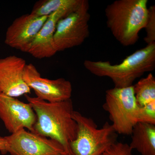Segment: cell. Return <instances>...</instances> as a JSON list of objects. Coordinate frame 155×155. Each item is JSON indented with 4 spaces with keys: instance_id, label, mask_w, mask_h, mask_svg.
Returning a JSON list of instances; mask_svg holds the SVG:
<instances>
[{
    "instance_id": "cell-1",
    "label": "cell",
    "mask_w": 155,
    "mask_h": 155,
    "mask_svg": "<svg viewBox=\"0 0 155 155\" xmlns=\"http://www.w3.org/2000/svg\"><path fill=\"white\" fill-rule=\"evenodd\" d=\"M25 97L36 114L33 132L54 140L71 152L69 146L76 138L77 130L72 117L74 110L71 99L52 103L27 95Z\"/></svg>"
},
{
    "instance_id": "cell-2",
    "label": "cell",
    "mask_w": 155,
    "mask_h": 155,
    "mask_svg": "<svg viewBox=\"0 0 155 155\" xmlns=\"http://www.w3.org/2000/svg\"><path fill=\"white\" fill-rule=\"evenodd\" d=\"M84 66L92 74L110 78L114 87L124 88L133 85L134 81L155 68V43L147 45L125 58L122 63L86 60Z\"/></svg>"
},
{
    "instance_id": "cell-3",
    "label": "cell",
    "mask_w": 155,
    "mask_h": 155,
    "mask_svg": "<svg viewBox=\"0 0 155 155\" xmlns=\"http://www.w3.org/2000/svg\"><path fill=\"white\" fill-rule=\"evenodd\" d=\"M147 3V0H117L106 8L107 26L122 45H133L138 40L146 22Z\"/></svg>"
},
{
    "instance_id": "cell-4",
    "label": "cell",
    "mask_w": 155,
    "mask_h": 155,
    "mask_svg": "<svg viewBox=\"0 0 155 155\" xmlns=\"http://www.w3.org/2000/svg\"><path fill=\"white\" fill-rule=\"evenodd\" d=\"M73 119L77 125V134L69 147L73 155H101L117 141L118 134L106 122L97 128L94 121L74 110Z\"/></svg>"
},
{
    "instance_id": "cell-5",
    "label": "cell",
    "mask_w": 155,
    "mask_h": 155,
    "mask_svg": "<svg viewBox=\"0 0 155 155\" xmlns=\"http://www.w3.org/2000/svg\"><path fill=\"white\" fill-rule=\"evenodd\" d=\"M103 107L109 113L111 125L116 133L131 135L134 127L138 123L139 107L136 101L133 85L108 90Z\"/></svg>"
},
{
    "instance_id": "cell-6",
    "label": "cell",
    "mask_w": 155,
    "mask_h": 155,
    "mask_svg": "<svg viewBox=\"0 0 155 155\" xmlns=\"http://www.w3.org/2000/svg\"><path fill=\"white\" fill-rule=\"evenodd\" d=\"M89 4L83 0L80 7L59 20L56 25L54 41L57 51L78 46L89 36Z\"/></svg>"
},
{
    "instance_id": "cell-7",
    "label": "cell",
    "mask_w": 155,
    "mask_h": 155,
    "mask_svg": "<svg viewBox=\"0 0 155 155\" xmlns=\"http://www.w3.org/2000/svg\"><path fill=\"white\" fill-rule=\"evenodd\" d=\"M11 155H63L71 152L54 140L22 129L5 137Z\"/></svg>"
},
{
    "instance_id": "cell-8",
    "label": "cell",
    "mask_w": 155,
    "mask_h": 155,
    "mask_svg": "<svg viewBox=\"0 0 155 155\" xmlns=\"http://www.w3.org/2000/svg\"><path fill=\"white\" fill-rule=\"evenodd\" d=\"M23 79L36 97L48 102H58L71 99L72 86L65 78L51 80L41 77L36 67L32 64H26Z\"/></svg>"
},
{
    "instance_id": "cell-9",
    "label": "cell",
    "mask_w": 155,
    "mask_h": 155,
    "mask_svg": "<svg viewBox=\"0 0 155 155\" xmlns=\"http://www.w3.org/2000/svg\"><path fill=\"white\" fill-rule=\"evenodd\" d=\"M0 119L12 134L22 129L34 131L36 116L29 103L0 93Z\"/></svg>"
},
{
    "instance_id": "cell-10",
    "label": "cell",
    "mask_w": 155,
    "mask_h": 155,
    "mask_svg": "<svg viewBox=\"0 0 155 155\" xmlns=\"http://www.w3.org/2000/svg\"><path fill=\"white\" fill-rule=\"evenodd\" d=\"M48 17H38L30 14L16 18L7 29L5 44L10 47L27 53Z\"/></svg>"
},
{
    "instance_id": "cell-11",
    "label": "cell",
    "mask_w": 155,
    "mask_h": 155,
    "mask_svg": "<svg viewBox=\"0 0 155 155\" xmlns=\"http://www.w3.org/2000/svg\"><path fill=\"white\" fill-rule=\"evenodd\" d=\"M26 64L24 59L17 56L0 59V93L15 98L30 93L23 79Z\"/></svg>"
},
{
    "instance_id": "cell-12",
    "label": "cell",
    "mask_w": 155,
    "mask_h": 155,
    "mask_svg": "<svg viewBox=\"0 0 155 155\" xmlns=\"http://www.w3.org/2000/svg\"><path fill=\"white\" fill-rule=\"evenodd\" d=\"M72 12L61 10L50 14L27 53L34 58L40 59L50 58L58 52L54 41L56 25L59 20Z\"/></svg>"
},
{
    "instance_id": "cell-13",
    "label": "cell",
    "mask_w": 155,
    "mask_h": 155,
    "mask_svg": "<svg viewBox=\"0 0 155 155\" xmlns=\"http://www.w3.org/2000/svg\"><path fill=\"white\" fill-rule=\"evenodd\" d=\"M129 146L141 155H155V125L138 122L134 127Z\"/></svg>"
},
{
    "instance_id": "cell-14",
    "label": "cell",
    "mask_w": 155,
    "mask_h": 155,
    "mask_svg": "<svg viewBox=\"0 0 155 155\" xmlns=\"http://www.w3.org/2000/svg\"><path fill=\"white\" fill-rule=\"evenodd\" d=\"M83 0H41L37 2L30 14L38 17L49 16L61 10L73 12L81 5Z\"/></svg>"
},
{
    "instance_id": "cell-15",
    "label": "cell",
    "mask_w": 155,
    "mask_h": 155,
    "mask_svg": "<svg viewBox=\"0 0 155 155\" xmlns=\"http://www.w3.org/2000/svg\"><path fill=\"white\" fill-rule=\"evenodd\" d=\"M136 101L143 107L155 101V78L151 73L133 85Z\"/></svg>"
},
{
    "instance_id": "cell-16",
    "label": "cell",
    "mask_w": 155,
    "mask_h": 155,
    "mask_svg": "<svg viewBox=\"0 0 155 155\" xmlns=\"http://www.w3.org/2000/svg\"><path fill=\"white\" fill-rule=\"evenodd\" d=\"M146 35L144 40L147 45L155 43V6L148 8L147 17L144 28Z\"/></svg>"
},
{
    "instance_id": "cell-17",
    "label": "cell",
    "mask_w": 155,
    "mask_h": 155,
    "mask_svg": "<svg viewBox=\"0 0 155 155\" xmlns=\"http://www.w3.org/2000/svg\"><path fill=\"white\" fill-rule=\"evenodd\" d=\"M138 122L155 125V101L143 107H139Z\"/></svg>"
},
{
    "instance_id": "cell-18",
    "label": "cell",
    "mask_w": 155,
    "mask_h": 155,
    "mask_svg": "<svg viewBox=\"0 0 155 155\" xmlns=\"http://www.w3.org/2000/svg\"><path fill=\"white\" fill-rule=\"evenodd\" d=\"M129 145L116 142L101 155H133Z\"/></svg>"
},
{
    "instance_id": "cell-19",
    "label": "cell",
    "mask_w": 155,
    "mask_h": 155,
    "mask_svg": "<svg viewBox=\"0 0 155 155\" xmlns=\"http://www.w3.org/2000/svg\"><path fill=\"white\" fill-rule=\"evenodd\" d=\"M0 152L3 154H5L7 152V142L5 137L0 136Z\"/></svg>"
},
{
    "instance_id": "cell-20",
    "label": "cell",
    "mask_w": 155,
    "mask_h": 155,
    "mask_svg": "<svg viewBox=\"0 0 155 155\" xmlns=\"http://www.w3.org/2000/svg\"><path fill=\"white\" fill-rule=\"evenodd\" d=\"M63 155H73V154L72 153V152H69L68 153H67Z\"/></svg>"
}]
</instances>
